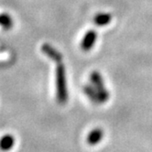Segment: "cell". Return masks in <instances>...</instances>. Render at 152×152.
<instances>
[{
    "instance_id": "obj_1",
    "label": "cell",
    "mask_w": 152,
    "mask_h": 152,
    "mask_svg": "<svg viewBox=\"0 0 152 152\" xmlns=\"http://www.w3.org/2000/svg\"><path fill=\"white\" fill-rule=\"evenodd\" d=\"M56 90L58 102L61 104H65L68 99V92L65 66L61 62H59L56 67Z\"/></svg>"
},
{
    "instance_id": "obj_2",
    "label": "cell",
    "mask_w": 152,
    "mask_h": 152,
    "mask_svg": "<svg viewBox=\"0 0 152 152\" xmlns=\"http://www.w3.org/2000/svg\"><path fill=\"white\" fill-rule=\"evenodd\" d=\"M96 39H97V34L94 30H89L86 32V34L84 35L82 42H81V48L83 50H90L96 41Z\"/></svg>"
},
{
    "instance_id": "obj_3",
    "label": "cell",
    "mask_w": 152,
    "mask_h": 152,
    "mask_svg": "<svg viewBox=\"0 0 152 152\" xmlns=\"http://www.w3.org/2000/svg\"><path fill=\"white\" fill-rule=\"evenodd\" d=\"M41 50L42 52L47 55L50 59H51L53 61H56V62H61L62 60V55L61 54L55 49L53 48L50 44H48V43H45L43 44L41 47Z\"/></svg>"
},
{
    "instance_id": "obj_4",
    "label": "cell",
    "mask_w": 152,
    "mask_h": 152,
    "mask_svg": "<svg viewBox=\"0 0 152 152\" xmlns=\"http://www.w3.org/2000/svg\"><path fill=\"white\" fill-rule=\"evenodd\" d=\"M104 133L102 131V129L100 128H95L93 131H91L87 137V142L89 145H96L97 143H99L101 139L103 138Z\"/></svg>"
},
{
    "instance_id": "obj_5",
    "label": "cell",
    "mask_w": 152,
    "mask_h": 152,
    "mask_svg": "<svg viewBox=\"0 0 152 152\" xmlns=\"http://www.w3.org/2000/svg\"><path fill=\"white\" fill-rule=\"evenodd\" d=\"M15 144V138L11 135H5L0 139V149L3 151L10 150Z\"/></svg>"
},
{
    "instance_id": "obj_6",
    "label": "cell",
    "mask_w": 152,
    "mask_h": 152,
    "mask_svg": "<svg viewBox=\"0 0 152 152\" xmlns=\"http://www.w3.org/2000/svg\"><path fill=\"white\" fill-rule=\"evenodd\" d=\"M90 80L93 83V86L97 90V92H99L103 89H104V81L100 73L97 72H94L91 73L90 76Z\"/></svg>"
},
{
    "instance_id": "obj_7",
    "label": "cell",
    "mask_w": 152,
    "mask_h": 152,
    "mask_svg": "<svg viewBox=\"0 0 152 152\" xmlns=\"http://www.w3.org/2000/svg\"><path fill=\"white\" fill-rule=\"evenodd\" d=\"M112 18L111 15L108 13H99L94 17V23L97 26H106L110 23Z\"/></svg>"
},
{
    "instance_id": "obj_8",
    "label": "cell",
    "mask_w": 152,
    "mask_h": 152,
    "mask_svg": "<svg viewBox=\"0 0 152 152\" xmlns=\"http://www.w3.org/2000/svg\"><path fill=\"white\" fill-rule=\"evenodd\" d=\"M0 27L7 30L13 27V19L7 13L0 14Z\"/></svg>"
},
{
    "instance_id": "obj_9",
    "label": "cell",
    "mask_w": 152,
    "mask_h": 152,
    "mask_svg": "<svg viewBox=\"0 0 152 152\" xmlns=\"http://www.w3.org/2000/svg\"><path fill=\"white\" fill-rule=\"evenodd\" d=\"M83 92L93 102L98 103V93H97V90L94 87V86H92V85L84 86Z\"/></svg>"
}]
</instances>
